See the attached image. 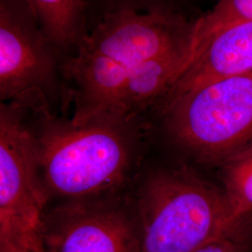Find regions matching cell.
I'll return each mask as SVG.
<instances>
[{
  "label": "cell",
  "mask_w": 252,
  "mask_h": 252,
  "mask_svg": "<svg viewBox=\"0 0 252 252\" xmlns=\"http://www.w3.org/2000/svg\"><path fill=\"white\" fill-rule=\"evenodd\" d=\"M38 168L46 189L73 200L116 188L131 168L133 124L74 125L55 116L45 97L27 95Z\"/></svg>",
  "instance_id": "1"
},
{
  "label": "cell",
  "mask_w": 252,
  "mask_h": 252,
  "mask_svg": "<svg viewBox=\"0 0 252 252\" xmlns=\"http://www.w3.org/2000/svg\"><path fill=\"white\" fill-rule=\"evenodd\" d=\"M136 217L141 252H193L220 238L248 236L222 189L181 169L148 179Z\"/></svg>",
  "instance_id": "2"
},
{
  "label": "cell",
  "mask_w": 252,
  "mask_h": 252,
  "mask_svg": "<svg viewBox=\"0 0 252 252\" xmlns=\"http://www.w3.org/2000/svg\"><path fill=\"white\" fill-rule=\"evenodd\" d=\"M177 144L220 164L252 145V72L213 81L156 108Z\"/></svg>",
  "instance_id": "3"
},
{
  "label": "cell",
  "mask_w": 252,
  "mask_h": 252,
  "mask_svg": "<svg viewBox=\"0 0 252 252\" xmlns=\"http://www.w3.org/2000/svg\"><path fill=\"white\" fill-rule=\"evenodd\" d=\"M70 57L42 30L25 0H0V100L38 93L51 108L70 104L64 68Z\"/></svg>",
  "instance_id": "4"
},
{
  "label": "cell",
  "mask_w": 252,
  "mask_h": 252,
  "mask_svg": "<svg viewBox=\"0 0 252 252\" xmlns=\"http://www.w3.org/2000/svg\"><path fill=\"white\" fill-rule=\"evenodd\" d=\"M197 18L181 13L120 12L91 28L77 62L131 71L142 63L195 42Z\"/></svg>",
  "instance_id": "5"
},
{
  "label": "cell",
  "mask_w": 252,
  "mask_h": 252,
  "mask_svg": "<svg viewBox=\"0 0 252 252\" xmlns=\"http://www.w3.org/2000/svg\"><path fill=\"white\" fill-rule=\"evenodd\" d=\"M27 98L0 106V237L39 230L45 189L38 177Z\"/></svg>",
  "instance_id": "6"
},
{
  "label": "cell",
  "mask_w": 252,
  "mask_h": 252,
  "mask_svg": "<svg viewBox=\"0 0 252 252\" xmlns=\"http://www.w3.org/2000/svg\"><path fill=\"white\" fill-rule=\"evenodd\" d=\"M46 252H141L137 217L112 203L73 200L42 217Z\"/></svg>",
  "instance_id": "7"
},
{
  "label": "cell",
  "mask_w": 252,
  "mask_h": 252,
  "mask_svg": "<svg viewBox=\"0 0 252 252\" xmlns=\"http://www.w3.org/2000/svg\"><path fill=\"white\" fill-rule=\"evenodd\" d=\"M250 72L252 20L227 27L213 36L156 108L213 81Z\"/></svg>",
  "instance_id": "8"
},
{
  "label": "cell",
  "mask_w": 252,
  "mask_h": 252,
  "mask_svg": "<svg viewBox=\"0 0 252 252\" xmlns=\"http://www.w3.org/2000/svg\"><path fill=\"white\" fill-rule=\"evenodd\" d=\"M42 30L69 57L89 33L87 0H25Z\"/></svg>",
  "instance_id": "9"
},
{
  "label": "cell",
  "mask_w": 252,
  "mask_h": 252,
  "mask_svg": "<svg viewBox=\"0 0 252 252\" xmlns=\"http://www.w3.org/2000/svg\"><path fill=\"white\" fill-rule=\"evenodd\" d=\"M219 165L226 199L234 217L245 222L252 213V145Z\"/></svg>",
  "instance_id": "10"
},
{
  "label": "cell",
  "mask_w": 252,
  "mask_h": 252,
  "mask_svg": "<svg viewBox=\"0 0 252 252\" xmlns=\"http://www.w3.org/2000/svg\"><path fill=\"white\" fill-rule=\"evenodd\" d=\"M252 20V0H219L206 14L197 17L196 44L199 54L221 30Z\"/></svg>",
  "instance_id": "11"
},
{
  "label": "cell",
  "mask_w": 252,
  "mask_h": 252,
  "mask_svg": "<svg viewBox=\"0 0 252 252\" xmlns=\"http://www.w3.org/2000/svg\"><path fill=\"white\" fill-rule=\"evenodd\" d=\"M89 31L102 19L120 12L181 13L180 0H87Z\"/></svg>",
  "instance_id": "12"
},
{
  "label": "cell",
  "mask_w": 252,
  "mask_h": 252,
  "mask_svg": "<svg viewBox=\"0 0 252 252\" xmlns=\"http://www.w3.org/2000/svg\"><path fill=\"white\" fill-rule=\"evenodd\" d=\"M0 252H46L40 229L0 237Z\"/></svg>",
  "instance_id": "13"
},
{
  "label": "cell",
  "mask_w": 252,
  "mask_h": 252,
  "mask_svg": "<svg viewBox=\"0 0 252 252\" xmlns=\"http://www.w3.org/2000/svg\"><path fill=\"white\" fill-rule=\"evenodd\" d=\"M193 252H251L248 236H229L207 244Z\"/></svg>",
  "instance_id": "14"
}]
</instances>
